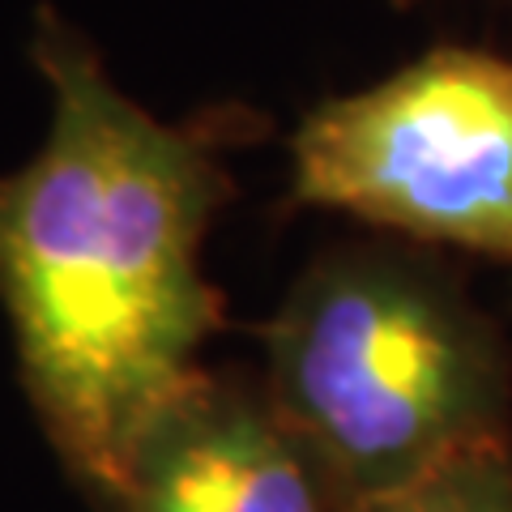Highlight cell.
Here are the masks:
<instances>
[{"instance_id": "cell-1", "label": "cell", "mask_w": 512, "mask_h": 512, "mask_svg": "<svg viewBox=\"0 0 512 512\" xmlns=\"http://www.w3.org/2000/svg\"><path fill=\"white\" fill-rule=\"evenodd\" d=\"M30 60L52 124L26 167L0 175V308L43 436L111 512L222 329L201 248L235 188L227 128L150 116L52 9Z\"/></svg>"}, {"instance_id": "cell-2", "label": "cell", "mask_w": 512, "mask_h": 512, "mask_svg": "<svg viewBox=\"0 0 512 512\" xmlns=\"http://www.w3.org/2000/svg\"><path fill=\"white\" fill-rule=\"evenodd\" d=\"M265 397L346 508L512 440L504 333L393 248L320 256L291 286L265 325Z\"/></svg>"}, {"instance_id": "cell-3", "label": "cell", "mask_w": 512, "mask_h": 512, "mask_svg": "<svg viewBox=\"0 0 512 512\" xmlns=\"http://www.w3.org/2000/svg\"><path fill=\"white\" fill-rule=\"evenodd\" d=\"M291 171L299 205L512 261V60L431 47L320 103L291 141Z\"/></svg>"}, {"instance_id": "cell-4", "label": "cell", "mask_w": 512, "mask_h": 512, "mask_svg": "<svg viewBox=\"0 0 512 512\" xmlns=\"http://www.w3.org/2000/svg\"><path fill=\"white\" fill-rule=\"evenodd\" d=\"M111 512H350L244 376L205 372L141 444Z\"/></svg>"}, {"instance_id": "cell-5", "label": "cell", "mask_w": 512, "mask_h": 512, "mask_svg": "<svg viewBox=\"0 0 512 512\" xmlns=\"http://www.w3.org/2000/svg\"><path fill=\"white\" fill-rule=\"evenodd\" d=\"M350 512H512V440L474 448L419 483Z\"/></svg>"}, {"instance_id": "cell-6", "label": "cell", "mask_w": 512, "mask_h": 512, "mask_svg": "<svg viewBox=\"0 0 512 512\" xmlns=\"http://www.w3.org/2000/svg\"><path fill=\"white\" fill-rule=\"evenodd\" d=\"M393 5H414V0H393Z\"/></svg>"}]
</instances>
